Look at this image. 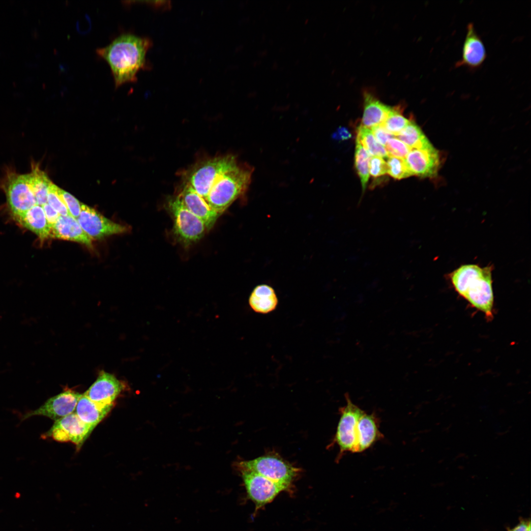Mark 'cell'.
Returning <instances> with one entry per match:
<instances>
[{"label":"cell","instance_id":"obj_22","mask_svg":"<svg viewBox=\"0 0 531 531\" xmlns=\"http://www.w3.org/2000/svg\"><path fill=\"white\" fill-rule=\"evenodd\" d=\"M397 137L412 148H424L433 145L413 119H410L408 124Z\"/></svg>","mask_w":531,"mask_h":531},{"label":"cell","instance_id":"obj_9","mask_svg":"<svg viewBox=\"0 0 531 531\" xmlns=\"http://www.w3.org/2000/svg\"><path fill=\"white\" fill-rule=\"evenodd\" d=\"M84 232L93 240L127 232L129 228L108 219L85 204H81L80 214L77 219Z\"/></svg>","mask_w":531,"mask_h":531},{"label":"cell","instance_id":"obj_11","mask_svg":"<svg viewBox=\"0 0 531 531\" xmlns=\"http://www.w3.org/2000/svg\"><path fill=\"white\" fill-rule=\"evenodd\" d=\"M82 395L75 391L66 389L48 399L39 408L26 413L22 416V420L34 415H42L58 420L74 412Z\"/></svg>","mask_w":531,"mask_h":531},{"label":"cell","instance_id":"obj_10","mask_svg":"<svg viewBox=\"0 0 531 531\" xmlns=\"http://www.w3.org/2000/svg\"><path fill=\"white\" fill-rule=\"evenodd\" d=\"M93 430L74 413L55 421L51 428L42 436L59 442H71L80 448Z\"/></svg>","mask_w":531,"mask_h":531},{"label":"cell","instance_id":"obj_20","mask_svg":"<svg viewBox=\"0 0 531 531\" xmlns=\"http://www.w3.org/2000/svg\"><path fill=\"white\" fill-rule=\"evenodd\" d=\"M16 219L23 227L34 233L40 240L50 238L51 228L42 206L35 205Z\"/></svg>","mask_w":531,"mask_h":531},{"label":"cell","instance_id":"obj_31","mask_svg":"<svg viewBox=\"0 0 531 531\" xmlns=\"http://www.w3.org/2000/svg\"><path fill=\"white\" fill-rule=\"evenodd\" d=\"M371 130L377 141L384 147L390 138L394 137L387 132L381 124L371 127Z\"/></svg>","mask_w":531,"mask_h":531},{"label":"cell","instance_id":"obj_23","mask_svg":"<svg viewBox=\"0 0 531 531\" xmlns=\"http://www.w3.org/2000/svg\"><path fill=\"white\" fill-rule=\"evenodd\" d=\"M356 139L371 156L387 158L388 155L385 148L375 138L369 128L361 125L357 127Z\"/></svg>","mask_w":531,"mask_h":531},{"label":"cell","instance_id":"obj_2","mask_svg":"<svg viewBox=\"0 0 531 531\" xmlns=\"http://www.w3.org/2000/svg\"><path fill=\"white\" fill-rule=\"evenodd\" d=\"M492 266L463 265L449 274L458 294L471 305L483 312L488 320L493 318L494 293Z\"/></svg>","mask_w":531,"mask_h":531},{"label":"cell","instance_id":"obj_30","mask_svg":"<svg viewBox=\"0 0 531 531\" xmlns=\"http://www.w3.org/2000/svg\"><path fill=\"white\" fill-rule=\"evenodd\" d=\"M369 171L373 177H379L387 173V165L383 158L371 156L369 163Z\"/></svg>","mask_w":531,"mask_h":531},{"label":"cell","instance_id":"obj_24","mask_svg":"<svg viewBox=\"0 0 531 531\" xmlns=\"http://www.w3.org/2000/svg\"><path fill=\"white\" fill-rule=\"evenodd\" d=\"M371 155L356 140L354 153L355 167L360 179L363 193L369 177V163Z\"/></svg>","mask_w":531,"mask_h":531},{"label":"cell","instance_id":"obj_12","mask_svg":"<svg viewBox=\"0 0 531 531\" xmlns=\"http://www.w3.org/2000/svg\"><path fill=\"white\" fill-rule=\"evenodd\" d=\"M413 176L434 178L441 168L442 157L433 145L424 148H412L405 159Z\"/></svg>","mask_w":531,"mask_h":531},{"label":"cell","instance_id":"obj_7","mask_svg":"<svg viewBox=\"0 0 531 531\" xmlns=\"http://www.w3.org/2000/svg\"><path fill=\"white\" fill-rule=\"evenodd\" d=\"M346 404L339 409L340 417L332 444L339 448L337 460L346 452L356 453L357 425L364 411L353 403L349 395H345Z\"/></svg>","mask_w":531,"mask_h":531},{"label":"cell","instance_id":"obj_34","mask_svg":"<svg viewBox=\"0 0 531 531\" xmlns=\"http://www.w3.org/2000/svg\"><path fill=\"white\" fill-rule=\"evenodd\" d=\"M508 531H531V521L530 519H522L519 522L512 528H508Z\"/></svg>","mask_w":531,"mask_h":531},{"label":"cell","instance_id":"obj_1","mask_svg":"<svg viewBox=\"0 0 531 531\" xmlns=\"http://www.w3.org/2000/svg\"><path fill=\"white\" fill-rule=\"evenodd\" d=\"M150 41L131 34L118 36L97 54L109 65L116 88L137 80L136 75L146 63Z\"/></svg>","mask_w":531,"mask_h":531},{"label":"cell","instance_id":"obj_18","mask_svg":"<svg viewBox=\"0 0 531 531\" xmlns=\"http://www.w3.org/2000/svg\"><path fill=\"white\" fill-rule=\"evenodd\" d=\"M363 100L361 125L370 128L382 124L387 118L391 107L383 103L367 91L363 93Z\"/></svg>","mask_w":531,"mask_h":531},{"label":"cell","instance_id":"obj_14","mask_svg":"<svg viewBox=\"0 0 531 531\" xmlns=\"http://www.w3.org/2000/svg\"><path fill=\"white\" fill-rule=\"evenodd\" d=\"M123 385L113 375L101 371L96 380L84 393L92 402L102 405H114Z\"/></svg>","mask_w":531,"mask_h":531},{"label":"cell","instance_id":"obj_27","mask_svg":"<svg viewBox=\"0 0 531 531\" xmlns=\"http://www.w3.org/2000/svg\"><path fill=\"white\" fill-rule=\"evenodd\" d=\"M388 157L405 159L412 149L396 137L390 138L385 146Z\"/></svg>","mask_w":531,"mask_h":531},{"label":"cell","instance_id":"obj_4","mask_svg":"<svg viewBox=\"0 0 531 531\" xmlns=\"http://www.w3.org/2000/svg\"><path fill=\"white\" fill-rule=\"evenodd\" d=\"M238 163L235 156L226 155L209 158L196 163L184 173V183L205 200L217 179Z\"/></svg>","mask_w":531,"mask_h":531},{"label":"cell","instance_id":"obj_13","mask_svg":"<svg viewBox=\"0 0 531 531\" xmlns=\"http://www.w3.org/2000/svg\"><path fill=\"white\" fill-rule=\"evenodd\" d=\"M487 57L484 43L475 30L472 23L467 27V32L463 43L461 59L457 61L455 67L464 66L472 70L479 68Z\"/></svg>","mask_w":531,"mask_h":531},{"label":"cell","instance_id":"obj_15","mask_svg":"<svg viewBox=\"0 0 531 531\" xmlns=\"http://www.w3.org/2000/svg\"><path fill=\"white\" fill-rule=\"evenodd\" d=\"M183 185L178 196L186 207L202 220L208 230L214 225L220 214L212 209L190 186L185 183Z\"/></svg>","mask_w":531,"mask_h":531},{"label":"cell","instance_id":"obj_36","mask_svg":"<svg viewBox=\"0 0 531 531\" xmlns=\"http://www.w3.org/2000/svg\"><path fill=\"white\" fill-rule=\"evenodd\" d=\"M260 63H261V61H254V62H253V65L254 66H257L258 64H260Z\"/></svg>","mask_w":531,"mask_h":531},{"label":"cell","instance_id":"obj_32","mask_svg":"<svg viewBox=\"0 0 531 531\" xmlns=\"http://www.w3.org/2000/svg\"><path fill=\"white\" fill-rule=\"evenodd\" d=\"M47 222L50 228L56 223L59 214L48 203L42 206Z\"/></svg>","mask_w":531,"mask_h":531},{"label":"cell","instance_id":"obj_3","mask_svg":"<svg viewBox=\"0 0 531 531\" xmlns=\"http://www.w3.org/2000/svg\"><path fill=\"white\" fill-rule=\"evenodd\" d=\"M252 173L251 167L238 163L217 179L205 201L221 215L247 190Z\"/></svg>","mask_w":531,"mask_h":531},{"label":"cell","instance_id":"obj_29","mask_svg":"<svg viewBox=\"0 0 531 531\" xmlns=\"http://www.w3.org/2000/svg\"><path fill=\"white\" fill-rule=\"evenodd\" d=\"M58 194L70 215L77 219L80 214L81 203L73 195L59 187Z\"/></svg>","mask_w":531,"mask_h":531},{"label":"cell","instance_id":"obj_6","mask_svg":"<svg viewBox=\"0 0 531 531\" xmlns=\"http://www.w3.org/2000/svg\"><path fill=\"white\" fill-rule=\"evenodd\" d=\"M168 206L173 217V233L178 241L188 245L204 236L207 230L205 224L186 207L178 195L169 200Z\"/></svg>","mask_w":531,"mask_h":531},{"label":"cell","instance_id":"obj_35","mask_svg":"<svg viewBox=\"0 0 531 531\" xmlns=\"http://www.w3.org/2000/svg\"><path fill=\"white\" fill-rule=\"evenodd\" d=\"M267 50H264V51H261V52H259V53H258V55H259L260 56H262V57H263V56H266V55L267 54Z\"/></svg>","mask_w":531,"mask_h":531},{"label":"cell","instance_id":"obj_28","mask_svg":"<svg viewBox=\"0 0 531 531\" xmlns=\"http://www.w3.org/2000/svg\"><path fill=\"white\" fill-rule=\"evenodd\" d=\"M58 189L59 187L51 182L48 189L47 203L60 215H69L68 210L58 194Z\"/></svg>","mask_w":531,"mask_h":531},{"label":"cell","instance_id":"obj_26","mask_svg":"<svg viewBox=\"0 0 531 531\" xmlns=\"http://www.w3.org/2000/svg\"><path fill=\"white\" fill-rule=\"evenodd\" d=\"M386 163L387 174L395 179H401L413 176L405 159L388 157Z\"/></svg>","mask_w":531,"mask_h":531},{"label":"cell","instance_id":"obj_37","mask_svg":"<svg viewBox=\"0 0 531 531\" xmlns=\"http://www.w3.org/2000/svg\"><path fill=\"white\" fill-rule=\"evenodd\" d=\"M277 67H278L277 63L276 61H275V62H274V63L273 64L272 69H276L277 68Z\"/></svg>","mask_w":531,"mask_h":531},{"label":"cell","instance_id":"obj_8","mask_svg":"<svg viewBox=\"0 0 531 531\" xmlns=\"http://www.w3.org/2000/svg\"><path fill=\"white\" fill-rule=\"evenodd\" d=\"M238 471L247 496L255 504L256 511L272 502L282 492L290 489L256 472L244 470Z\"/></svg>","mask_w":531,"mask_h":531},{"label":"cell","instance_id":"obj_25","mask_svg":"<svg viewBox=\"0 0 531 531\" xmlns=\"http://www.w3.org/2000/svg\"><path fill=\"white\" fill-rule=\"evenodd\" d=\"M402 112L401 106L391 107L387 118L381 124L387 132L394 136L398 135L410 121L403 116Z\"/></svg>","mask_w":531,"mask_h":531},{"label":"cell","instance_id":"obj_33","mask_svg":"<svg viewBox=\"0 0 531 531\" xmlns=\"http://www.w3.org/2000/svg\"><path fill=\"white\" fill-rule=\"evenodd\" d=\"M350 131L345 127L340 126L332 135V137L337 140L345 141L351 138Z\"/></svg>","mask_w":531,"mask_h":531},{"label":"cell","instance_id":"obj_16","mask_svg":"<svg viewBox=\"0 0 531 531\" xmlns=\"http://www.w3.org/2000/svg\"><path fill=\"white\" fill-rule=\"evenodd\" d=\"M50 238L77 242L91 247L92 239L84 232L76 219L71 215H59L51 228Z\"/></svg>","mask_w":531,"mask_h":531},{"label":"cell","instance_id":"obj_21","mask_svg":"<svg viewBox=\"0 0 531 531\" xmlns=\"http://www.w3.org/2000/svg\"><path fill=\"white\" fill-rule=\"evenodd\" d=\"M249 304L255 312L267 314L275 309L278 304V298L272 287L261 284L252 291L249 298Z\"/></svg>","mask_w":531,"mask_h":531},{"label":"cell","instance_id":"obj_5","mask_svg":"<svg viewBox=\"0 0 531 531\" xmlns=\"http://www.w3.org/2000/svg\"><path fill=\"white\" fill-rule=\"evenodd\" d=\"M238 470L256 472L290 489L298 476L300 469L283 460L279 456L267 455L236 464Z\"/></svg>","mask_w":531,"mask_h":531},{"label":"cell","instance_id":"obj_19","mask_svg":"<svg viewBox=\"0 0 531 531\" xmlns=\"http://www.w3.org/2000/svg\"><path fill=\"white\" fill-rule=\"evenodd\" d=\"M114 405L102 406L83 394L77 404L74 413L92 429L109 413Z\"/></svg>","mask_w":531,"mask_h":531},{"label":"cell","instance_id":"obj_17","mask_svg":"<svg viewBox=\"0 0 531 531\" xmlns=\"http://www.w3.org/2000/svg\"><path fill=\"white\" fill-rule=\"evenodd\" d=\"M379 425V421L375 413L364 412L361 416L357 425L356 453L367 450L384 438Z\"/></svg>","mask_w":531,"mask_h":531}]
</instances>
